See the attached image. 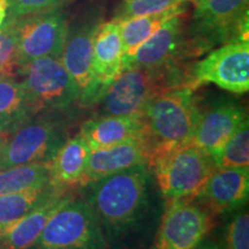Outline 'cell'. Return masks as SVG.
Segmentation results:
<instances>
[{"instance_id":"obj_1","label":"cell","mask_w":249,"mask_h":249,"mask_svg":"<svg viewBox=\"0 0 249 249\" xmlns=\"http://www.w3.org/2000/svg\"><path fill=\"white\" fill-rule=\"evenodd\" d=\"M193 90L191 87L165 90L145 105L141 116L149 151L148 167L165 152L192 142L201 116Z\"/></svg>"},{"instance_id":"obj_2","label":"cell","mask_w":249,"mask_h":249,"mask_svg":"<svg viewBox=\"0 0 249 249\" xmlns=\"http://www.w3.org/2000/svg\"><path fill=\"white\" fill-rule=\"evenodd\" d=\"M149 178L148 165L140 164L87 185V203L101 226L112 234L132 226L147 204Z\"/></svg>"},{"instance_id":"obj_3","label":"cell","mask_w":249,"mask_h":249,"mask_svg":"<svg viewBox=\"0 0 249 249\" xmlns=\"http://www.w3.org/2000/svg\"><path fill=\"white\" fill-rule=\"evenodd\" d=\"M173 66L160 70L128 68L105 89L97 104L99 116H141L145 105L165 90L186 87Z\"/></svg>"},{"instance_id":"obj_4","label":"cell","mask_w":249,"mask_h":249,"mask_svg":"<svg viewBox=\"0 0 249 249\" xmlns=\"http://www.w3.org/2000/svg\"><path fill=\"white\" fill-rule=\"evenodd\" d=\"M249 0H208L195 7L188 29V54H201L218 44L248 39Z\"/></svg>"},{"instance_id":"obj_5","label":"cell","mask_w":249,"mask_h":249,"mask_svg":"<svg viewBox=\"0 0 249 249\" xmlns=\"http://www.w3.org/2000/svg\"><path fill=\"white\" fill-rule=\"evenodd\" d=\"M149 169L154 170L161 194L171 201L196 197L217 167L209 155L188 143L157 157Z\"/></svg>"},{"instance_id":"obj_6","label":"cell","mask_w":249,"mask_h":249,"mask_svg":"<svg viewBox=\"0 0 249 249\" xmlns=\"http://www.w3.org/2000/svg\"><path fill=\"white\" fill-rule=\"evenodd\" d=\"M29 249H107V244L90 205L71 196Z\"/></svg>"},{"instance_id":"obj_7","label":"cell","mask_w":249,"mask_h":249,"mask_svg":"<svg viewBox=\"0 0 249 249\" xmlns=\"http://www.w3.org/2000/svg\"><path fill=\"white\" fill-rule=\"evenodd\" d=\"M65 141L66 132L58 119L33 117L7 138L0 154V170L50 164Z\"/></svg>"},{"instance_id":"obj_8","label":"cell","mask_w":249,"mask_h":249,"mask_svg":"<svg viewBox=\"0 0 249 249\" xmlns=\"http://www.w3.org/2000/svg\"><path fill=\"white\" fill-rule=\"evenodd\" d=\"M26 89L37 111H62L80 103L79 89L60 58L43 57L18 67Z\"/></svg>"},{"instance_id":"obj_9","label":"cell","mask_w":249,"mask_h":249,"mask_svg":"<svg viewBox=\"0 0 249 249\" xmlns=\"http://www.w3.org/2000/svg\"><path fill=\"white\" fill-rule=\"evenodd\" d=\"M14 26L18 67L37 58H60L70 30L60 7L15 18Z\"/></svg>"},{"instance_id":"obj_10","label":"cell","mask_w":249,"mask_h":249,"mask_svg":"<svg viewBox=\"0 0 249 249\" xmlns=\"http://www.w3.org/2000/svg\"><path fill=\"white\" fill-rule=\"evenodd\" d=\"M213 83L233 93H246L249 89L248 39H234L213 50L193 66L188 87Z\"/></svg>"},{"instance_id":"obj_11","label":"cell","mask_w":249,"mask_h":249,"mask_svg":"<svg viewBox=\"0 0 249 249\" xmlns=\"http://www.w3.org/2000/svg\"><path fill=\"white\" fill-rule=\"evenodd\" d=\"M213 226L211 213L188 198L171 200L161 218L155 249H194Z\"/></svg>"},{"instance_id":"obj_12","label":"cell","mask_w":249,"mask_h":249,"mask_svg":"<svg viewBox=\"0 0 249 249\" xmlns=\"http://www.w3.org/2000/svg\"><path fill=\"white\" fill-rule=\"evenodd\" d=\"M99 23L101 18L93 14L70 28L60 55L62 65L79 89L80 104L83 107L97 104L101 98L92 75V43Z\"/></svg>"},{"instance_id":"obj_13","label":"cell","mask_w":249,"mask_h":249,"mask_svg":"<svg viewBox=\"0 0 249 249\" xmlns=\"http://www.w3.org/2000/svg\"><path fill=\"white\" fill-rule=\"evenodd\" d=\"M188 53L182 15L170 18L151 37L136 50L123 64V71L128 68L160 70L173 66L180 54Z\"/></svg>"},{"instance_id":"obj_14","label":"cell","mask_w":249,"mask_h":249,"mask_svg":"<svg viewBox=\"0 0 249 249\" xmlns=\"http://www.w3.org/2000/svg\"><path fill=\"white\" fill-rule=\"evenodd\" d=\"M249 169H216L196 197L210 213H229L248 200Z\"/></svg>"},{"instance_id":"obj_15","label":"cell","mask_w":249,"mask_h":249,"mask_svg":"<svg viewBox=\"0 0 249 249\" xmlns=\"http://www.w3.org/2000/svg\"><path fill=\"white\" fill-rule=\"evenodd\" d=\"M246 120L247 114L239 105H218L207 113H201L191 143L213 158Z\"/></svg>"},{"instance_id":"obj_16","label":"cell","mask_w":249,"mask_h":249,"mask_svg":"<svg viewBox=\"0 0 249 249\" xmlns=\"http://www.w3.org/2000/svg\"><path fill=\"white\" fill-rule=\"evenodd\" d=\"M148 160L149 151L144 138H135L112 147L91 150L80 185L87 186L136 165H148Z\"/></svg>"},{"instance_id":"obj_17","label":"cell","mask_w":249,"mask_h":249,"mask_svg":"<svg viewBox=\"0 0 249 249\" xmlns=\"http://www.w3.org/2000/svg\"><path fill=\"white\" fill-rule=\"evenodd\" d=\"M124 46L119 22H101L93 36L92 75L101 97L108 85L123 71Z\"/></svg>"},{"instance_id":"obj_18","label":"cell","mask_w":249,"mask_h":249,"mask_svg":"<svg viewBox=\"0 0 249 249\" xmlns=\"http://www.w3.org/2000/svg\"><path fill=\"white\" fill-rule=\"evenodd\" d=\"M66 188L57 187L45 200L0 235L5 249H29L43 232L50 218L71 197Z\"/></svg>"},{"instance_id":"obj_19","label":"cell","mask_w":249,"mask_h":249,"mask_svg":"<svg viewBox=\"0 0 249 249\" xmlns=\"http://www.w3.org/2000/svg\"><path fill=\"white\" fill-rule=\"evenodd\" d=\"M80 134L91 150H98L144 138V126L142 116H98L87 120Z\"/></svg>"},{"instance_id":"obj_20","label":"cell","mask_w":249,"mask_h":249,"mask_svg":"<svg viewBox=\"0 0 249 249\" xmlns=\"http://www.w3.org/2000/svg\"><path fill=\"white\" fill-rule=\"evenodd\" d=\"M90 152L91 149L80 133L66 140L50 163V182L62 188L80 185Z\"/></svg>"},{"instance_id":"obj_21","label":"cell","mask_w":249,"mask_h":249,"mask_svg":"<svg viewBox=\"0 0 249 249\" xmlns=\"http://www.w3.org/2000/svg\"><path fill=\"white\" fill-rule=\"evenodd\" d=\"M37 113L21 81L0 77V133L9 136Z\"/></svg>"},{"instance_id":"obj_22","label":"cell","mask_w":249,"mask_h":249,"mask_svg":"<svg viewBox=\"0 0 249 249\" xmlns=\"http://www.w3.org/2000/svg\"><path fill=\"white\" fill-rule=\"evenodd\" d=\"M185 7H179L169 9V11L160 12V13L144 15V17L133 18L124 21H118L120 28L121 42L124 46V59L123 64L127 59H129L135 53L136 50L143 43L151 37L165 22L178 15L185 13Z\"/></svg>"},{"instance_id":"obj_23","label":"cell","mask_w":249,"mask_h":249,"mask_svg":"<svg viewBox=\"0 0 249 249\" xmlns=\"http://www.w3.org/2000/svg\"><path fill=\"white\" fill-rule=\"evenodd\" d=\"M57 186L51 182L13 194L0 196V235L45 200Z\"/></svg>"},{"instance_id":"obj_24","label":"cell","mask_w":249,"mask_h":249,"mask_svg":"<svg viewBox=\"0 0 249 249\" xmlns=\"http://www.w3.org/2000/svg\"><path fill=\"white\" fill-rule=\"evenodd\" d=\"M50 183V164H29L0 170V196Z\"/></svg>"},{"instance_id":"obj_25","label":"cell","mask_w":249,"mask_h":249,"mask_svg":"<svg viewBox=\"0 0 249 249\" xmlns=\"http://www.w3.org/2000/svg\"><path fill=\"white\" fill-rule=\"evenodd\" d=\"M217 169H234L249 166L248 119L241 124L220 151L213 157Z\"/></svg>"},{"instance_id":"obj_26","label":"cell","mask_w":249,"mask_h":249,"mask_svg":"<svg viewBox=\"0 0 249 249\" xmlns=\"http://www.w3.org/2000/svg\"><path fill=\"white\" fill-rule=\"evenodd\" d=\"M18 68V42L14 18L7 17L0 28V75L13 76Z\"/></svg>"},{"instance_id":"obj_27","label":"cell","mask_w":249,"mask_h":249,"mask_svg":"<svg viewBox=\"0 0 249 249\" xmlns=\"http://www.w3.org/2000/svg\"><path fill=\"white\" fill-rule=\"evenodd\" d=\"M186 0H124L113 20L120 22L128 18L160 13L179 7Z\"/></svg>"},{"instance_id":"obj_28","label":"cell","mask_w":249,"mask_h":249,"mask_svg":"<svg viewBox=\"0 0 249 249\" xmlns=\"http://www.w3.org/2000/svg\"><path fill=\"white\" fill-rule=\"evenodd\" d=\"M224 249H249V214H236L226 227Z\"/></svg>"},{"instance_id":"obj_29","label":"cell","mask_w":249,"mask_h":249,"mask_svg":"<svg viewBox=\"0 0 249 249\" xmlns=\"http://www.w3.org/2000/svg\"><path fill=\"white\" fill-rule=\"evenodd\" d=\"M68 0H8V18H20L24 15L58 8Z\"/></svg>"},{"instance_id":"obj_30","label":"cell","mask_w":249,"mask_h":249,"mask_svg":"<svg viewBox=\"0 0 249 249\" xmlns=\"http://www.w3.org/2000/svg\"><path fill=\"white\" fill-rule=\"evenodd\" d=\"M8 0H0V28L5 23L6 18L8 17Z\"/></svg>"},{"instance_id":"obj_31","label":"cell","mask_w":249,"mask_h":249,"mask_svg":"<svg viewBox=\"0 0 249 249\" xmlns=\"http://www.w3.org/2000/svg\"><path fill=\"white\" fill-rule=\"evenodd\" d=\"M194 249H220L219 246H218L216 242L213 240H207L204 239L201 244H198Z\"/></svg>"},{"instance_id":"obj_32","label":"cell","mask_w":249,"mask_h":249,"mask_svg":"<svg viewBox=\"0 0 249 249\" xmlns=\"http://www.w3.org/2000/svg\"><path fill=\"white\" fill-rule=\"evenodd\" d=\"M7 138H8L7 135H5V134L0 133V154H1L2 148H4L6 141H7Z\"/></svg>"},{"instance_id":"obj_33","label":"cell","mask_w":249,"mask_h":249,"mask_svg":"<svg viewBox=\"0 0 249 249\" xmlns=\"http://www.w3.org/2000/svg\"><path fill=\"white\" fill-rule=\"evenodd\" d=\"M186 1H189V2H192V4L194 5L195 7H198V6H201V5L205 4V2H207L208 0H186Z\"/></svg>"},{"instance_id":"obj_34","label":"cell","mask_w":249,"mask_h":249,"mask_svg":"<svg viewBox=\"0 0 249 249\" xmlns=\"http://www.w3.org/2000/svg\"><path fill=\"white\" fill-rule=\"evenodd\" d=\"M1 76H2V75H0V77H1Z\"/></svg>"}]
</instances>
